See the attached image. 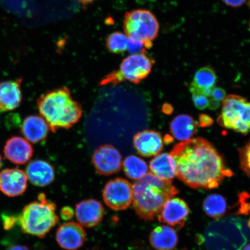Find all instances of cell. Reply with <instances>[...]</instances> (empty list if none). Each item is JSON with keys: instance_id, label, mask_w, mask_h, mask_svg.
<instances>
[{"instance_id": "cell-25", "label": "cell", "mask_w": 250, "mask_h": 250, "mask_svg": "<svg viewBox=\"0 0 250 250\" xmlns=\"http://www.w3.org/2000/svg\"><path fill=\"white\" fill-rule=\"evenodd\" d=\"M203 210L206 214L212 218L220 219L227 211V203L223 196L212 194L206 198L203 202Z\"/></svg>"}, {"instance_id": "cell-35", "label": "cell", "mask_w": 250, "mask_h": 250, "mask_svg": "<svg viewBox=\"0 0 250 250\" xmlns=\"http://www.w3.org/2000/svg\"><path fill=\"white\" fill-rule=\"evenodd\" d=\"M6 250H30L27 246L23 245H14L9 247Z\"/></svg>"}, {"instance_id": "cell-14", "label": "cell", "mask_w": 250, "mask_h": 250, "mask_svg": "<svg viewBox=\"0 0 250 250\" xmlns=\"http://www.w3.org/2000/svg\"><path fill=\"white\" fill-rule=\"evenodd\" d=\"M77 220L81 226L93 228L101 223L104 215V208L101 203L90 199L78 203L75 211Z\"/></svg>"}, {"instance_id": "cell-15", "label": "cell", "mask_w": 250, "mask_h": 250, "mask_svg": "<svg viewBox=\"0 0 250 250\" xmlns=\"http://www.w3.org/2000/svg\"><path fill=\"white\" fill-rule=\"evenodd\" d=\"M133 145L139 154L145 157L158 155L161 154L164 147L161 134L152 130L137 133L134 137Z\"/></svg>"}, {"instance_id": "cell-4", "label": "cell", "mask_w": 250, "mask_h": 250, "mask_svg": "<svg viewBox=\"0 0 250 250\" xmlns=\"http://www.w3.org/2000/svg\"><path fill=\"white\" fill-rule=\"evenodd\" d=\"M200 241L208 250H242L250 243V220L217 219L208 224Z\"/></svg>"}, {"instance_id": "cell-40", "label": "cell", "mask_w": 250, "mask_h": 250, "mask_svg": "<svg viewBox=\"0 0 250 250\" xmlns=\"http://www.w3.org/2000/svg\"></svg>"}, {"instance_id": "cell-39", "label": "cell", "mask_w": 250, "mask_h": 250, "mask_svg": "<svg viewBox=\"0 0 250 250\" xmlns=\"http://www.w3.org/2000/svg\"><path fill=\"white\" fill-rule=\"evenodd\" d=\"M249 7H250V1H249Z\"/></svg>"}, {"instance_id": "cell-11", "label": "cell", "mask_w": 250, "mask_h": 250, "mask_svg": "<svg viewBox=\"0 0 250 250\" xmlns=\"http://www.w3.org/2000/svg\"><path fill=\"white\" fill-rule=\"evenodd\" d=\"M189 213V208L186 201L173 197L165 203L158 216V220L170 226L181 228L185 226Z\"/></svg>"}, {"instance_id": "cell-2", "label": "cell", "mask_w": 250, "mask_h": 250, "mask_svg": "<svg viewBox=\"0 0 250 250\" xmlns=\"http://www.w3.org/2000/svg\"><path fill=\"white\" fill-rule=\"evenodd\" d=\"M133 208L137 215L146 221L154 220L166 202L179 193L171 180H163L151 173L136 181L132 186Z\"/></svg>"}, {"instance_id": "cell-7", "label": "cell", "mask_w": 250, "mask_h": 250, "mask_svg": "<svg viewBox=\"0 0 250 250\" xmlns=\"http://www.w3.org/2000/svg\"><path fill=\"white\" fill-rule=\"evenodd\" d=\"M155 61L146 54L130 55L121 62L120 68L103 78L101 85H117L125 81L139 83L151 73Z\"/></svg>"}, {"instance_id": "cell-33", "label": "cell", "mask_w": 250, "mask_h": 250, "mask_svg": "<svg viewBox=\"0 0 250 250\" xmlns=\"http://www.w3.org/2000/svg\"><path fill=\"white\" fill-rule=\"evenodd\" d=\"M74 215L73 209L69 207L62 208L61 211V217L64 220H70Z\"/></svg>"}, {"instance_id": "cell-38", "label": "cell", "mask_w": 250, "mask_h": 250, "mask_svg": "<svg viewBox=\"0 0 250 250\" xmlns=\"http://www.w3.org/2000/svg\"><path fill=\"white\" fill-rule=\"evenodd\" d=\"M2 165V158L1 155H0V168H1Z\"/></svg>"}, {"instance_id": "cell-31", "label": "cell", "mask_w": 250, "mask_h": 250, "mask_svg": "<svg viewBox=\"0 0 250 250\" xmlns=\"http://www.w3.org/2000/svg\"><path fill=\"white\" fill-rule=\"evenodd\" d=\"M221 1L230 7L237 8L242 7L248 0H221Z\"/></svg>"}, {"instance_id": "cell-6", "label": "cell", "mask_w": 250, "mask_h": 250, "mask_svg": "<svg viewBox=\"0 0 250 250\" xmlns=\"http://www.w3.org/2000/svg\"><path fill=\"white\" fill-rule=\"evenodd\" d=\"M124 33L130 39L139 40L145 43L148 49L153 46L160 29L155 15L147 9H137L125 14Z\"/></svg>"}, {"instance_id": "cell-36", "label": "cell", "mask_w": 250, "mask_h": 250, "mask_svg": "<svg viewBox=\"0 0 250 250\" xmlns=\"http://www.w3.org/2000/svg\"><path fill=\"white\" fill-rule=\"evenodd\" d=\"M96 0H78L81 4H83V6L88 5L90 4H92L93 2H95Z\"/></svg>"}, {"instance_id": "cell-17", "label": "cell", "mask_w": 250, "mask_h": 250, "mask_svg": "<svg viewBox=\"0 0 250 250\" xmlns=\"http://www.w3.org/2000/svg\"><path fill=\"white\" fill-rule=\"evenodd\" d=\"M21 78L0 83V114L14 110L22 101Z\"/></svg>"}, {"instance_id": "cell-1", "label": "cell", "mask_w": 250, "mask_h": 250, "mask_svg": "<svg viewBox=\"0 0 250 250\" xmlns=\"http://www.w3.org/2000/svg\"><path fill=\"white\" fill-rule=\"evenodd\" d=\"M170 154L178 179L193 189L215 188L233 174L213 146L201 137L177 144Z\"/></svg>"}, {"instance_id": "cell-34", "label": "cell", "mask_w": 250, "mask_h": 250, "mask_svg": "<svg viewBox=\"0 0 250 250\" xmlns=\"http://www.w3.org/2000/svg\"><path fill=\"white\" fill-rule=\"evenodd\" d=\"M221 102L216 101L212 98H209V103L208 107L211 110H215L220 107Z\"/></svg>"}, {"instance_id": "cell-28", "label": "cell", "mask_w": 250, "mask_h": 250, "mask_svg": "<svg viewBox=\"0 0 250 250\" xmlns=\"http://www.w3.org/2000/svg\"><path fill=\"white\" fill-rule=\"evenodd\" d=\"M148 49L145 43L141 41L129 38L127 51L130 55L146 54Z\"/></svg>"}, {"instance_id": "cell-32", "label": "cell", "mask_w": 250, "mask_h": 250, "mask_svg": "<svg viewBox=\"0 0 250 250\" xmlns=\"http://www.w3.org/2000/svg\"><path fill=\"white\" fill-rule=\"evenodd\" d=\"M199 125L201 127H208L211 126L213 124V120L208 115L206 114H202L199 117Z\"/></svg>"}, {"instance_id": "cell-26", "label": "cell", "mask_w": 250, "mask_h": 250, "mask_svg": "<svg viewBox=\"0 0 250 250\" xmlns=\"http://www.w3.org/2000/svg\"><path fill=\"white\" fill-rule=\"evenodd\" d=\"M129 37L121 31H114L107 37L105 46L113 54H121L127 51Z\"/></svg>"}, {"instance_id": "cell-21", "label": "cell", "mask_w": 250, "mask_h": 250, "mask_svg": "<svg viewBox=\"0 0 250 250\" xmlns=\"http://www.w3.org/2000/svg\"><path fill=\"white\" fill-rule=\"evenodd\" d=\"M149 168L151 173L161 180H171L176 176V166L168 153L155 156L150 161Z\"/></svg>"}, {"instance_id": "cell-16", "label": "cell", "mask_w": 250, "mask_h": 250, "mask_svg": "<svg viewBox=\"0 0 250 250\" xmlns=\"http://www.w3.org/2000/svg\"><path fill=\"white\" fill-rule=\"evenodd\" d=\"M5 157L16 165H24L33 157L34 150L26 139L19 136L9 138L4 147Z\"/></svg>"}, {"instance_id": "cell-27", "label": "cell", "mask_w": 250, "mask_h": 250, "mask_svg": "<svg viewBox=\"0 0 250 250\" xmlns=\"http://www.w3.org/2000/svg\"><path fill=\"white\" fill-rule=\"evenodd\" d=\"M240 168L250 178V139L239 149Z\"/></svg>"}, {"instance_id": "cell-20", "label": "cell", "mask_w": 250, "mask_h": 250, "mask_svg": "<svg viewBox=\"0 0 250 250\" xmlns=\"http://www.w3.org/2000/svg\"><path fill=\"white\" fill-rule=\"evenodd\" d=\"M149 240L152 248L156 250H171L176 248L179 237L173 228L161 226L152 231L149 234Z\"/></svg>"}, {"instance_id": "cell-9", "label": "cell", "mask_w": 250, "mask_h": 250, "mask_svg": "<svg viewBox=\"0 0 250 250\" xmlns=\"http://www.w3.org/2000/svg\"><path fill=\"white\" fill-rule=\"evenodd\" d=\"M103 198L105 204L112 210H126L132 203V184L122 178L109 181L103 189Z\"/></svg>"}, {"instance_id": "cell-22", "label": "cell", "mask_w": 250, "mask_h": 250, "mask_svg": "<svg viewBox=\"0 0 250 250\" xmlns=\"http://www.w3.org/2000/svg\"><path fill=\"white\" fill-rule=\"evenodd\" d=\"M198 124L191 116L180 115L175 117L170 124L171 135L178 140L184 141L191 139L196 133Z\"/></svg>"}, {"instance_id": "cell-5", "label": "cell", "mask_w": 250, "mask_h": 250, "mask_svg": "<svg viewBox=\"0 0 250 250\" xmlns=\"http://www.w3.org/2000/svg\"><path fill=\"white\" fill-rule=\"evenodd\" d=\"M38 199V201L25 206L19 221L24 233L43 238L57 225L59 219L54 203L47 201L43 193Z\"/></svg>"}, {"instance_id": "cell-37", "label": "cell", "mask_w": 250, "mask_h": 250, "mask_svg": "<svg viewBox=\"0 0 250 250\" xmlns=\"http://www.w3.org/2000/svg\"><path fill=\"white\" fill-rule=\"evenodd\" d=\"M242 250H250V243L247 245Z\"/></svg>"}, {"instance_id": "cell-30", "label": "cell", "mask_w": 250, "mask_h": 250, "mask_svg": "<svg viewBox=\"0 0 250 250\" xmlns=\"http://www.w3.org/2000/svg\"><path fill=\"white\" fill-rule=\"evenodd\" d=\"M226 92L221 87H214L212 89L211 98L216 101L222 102L226 98Z\"/></svg>"}, {"instance_id": "cell-18", "label": "cell", "mask_w": 250, "mask_h": 250, "mask_svg": "<svg viewBox=\"0 0 250 250\" xmlns=\"http://www.w3.org/2000/svg\"><path fill=\"white\" fill-rule=\"evenodd\" d=\"M26 173L27 179L34 186L46 187L55 180L54 168L48 162L34 160L28 165Z\"/></svg>"}, {"instance_id": "cell-13", "label": "cell", "mask_w": 250, "mask_h": 250, "mask_svg": "<svg viewBox=\"0 0 250 250\" xmlns=\"http://www.w3.org/2000/svg\"><path fill=\"white\" fill-rule=\"evenodd\" d=\"M26 172L17 168H6L0 172V190L6 196L17 197L27 189Z\"/></svg>"}, {"instance_id": "cell-12", "label": "cell", "mask_w": 250, "mask_h": 250, "mask_svg": "<svg viewBox=\"0 0 250 250\" xmlns=\"http://www.w3.org/2000/svg\"><path fill=\"white\" fill-rule=\"evenodd\" d=\"M86 233L82 226L74 222L61 225L56 234V241L65 250H77L83 245Z\"/></svg>"}, {"instance_id": "cell-3", "label": "cell", "mask_w": 250, "mask_h": 250, "mask_svg": "<svg viewBox=\"0 0 250 250\" xmlns=\"http://www.w3.org/2000/svg\"><path fill=\"white\" fill-rule=\"evenodd\" d=\"M37 105L41 116L54 133L60 129H69L83 115L81 105L74 101L70 90L65 87L41 96Z\"/></svg>"}, {"instance_id": "cell-8", "label": "cell", "mask_w": 250, "mask_h": 250, "mask_svg": "<svg viewBox=\"0 0 250 250\" xmlns=\"http://www.w3.org/2000/svg\"><path fill=\"white\" fill-rule=\"evenodd\" d=\"M221 126L246 135L250 132V102L236 95L226 96L217 118Z\"/></svg>"}, {"instance_id": "cell-19", "label": "cell", "mask_w": 250, "mask_h": 250, "mask_svg": "<svg viewBox=\"0 0 250 250\" xmlns=\"http://www.w3.org/2000/svg\"><path fill=\"white\" fill-rule=\"evenodd\" d=\"M49 125L42 116L30 115L24 119L21 126V132L28 142L37 144L46 139Z\"/></svg>"}, {"instance_id": "cell-29", "label": "cell", "mask_w": 250, "mask_h": 250, "mask_svg": "<svg viewBox=\"0 0 250 250\" xmlns=\"http://www.w3.org/2000/svg\"><path fill=\"white\" fill-rule=\"evenodd\" d=\"M193 102L195 107L201 110L208 107L209 98L202 94H192Z\"/></svg>"}, {"instance_id": "cell-23", "label": "cell", "mask_w": 250, "mask_h": 250, "mask_svg": "<svg viewBox=\"0 0 250 250\" xmlns=\"http://www.w3.org/2000/svg\"><path fill=\"white\" fill-rule=\"evenodd\" d=\"M123 167L125 174L134 180H139L148 173V166L142 158L129 155L124 159Z\"/></svg>"}, {"instance_id": "cell-24", "label": "cell", "mask_w": 250, "mask_h": 250, "mask_svg": "<svg viewBox=\"0 0 250 250\" xmlns=\"http://www.w3.org/2000/svg\"><path fill=\"white\" fill-rule=\"evenodd\" d=\"M217 81L216 72L211 66L203 67L196 72L190 87L197 90L212 88Z\"/></svg>"}, {"instance_id": "cell-10", "label": "cell", "mask_w": 250, "mask_h": 250, "mask_svg": "<svg viewBox=\"0 0 250 250\" xmlns=\"http://www.w3.org/2000/svg\"><path fill=\"white\" fill-rule=\"evenodd\" d=\"M92 162L97 173L103 176L117 173L123 167V158L120 151L110 145L97 148L93 153Z\"/></svg>"}]
</instances>
